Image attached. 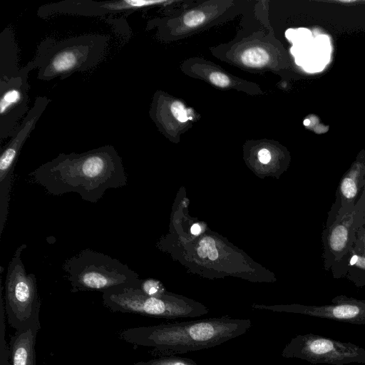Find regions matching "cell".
<instances>
[{
    "mask_svg": "<svg viewBox=\"0 0 365 365\" xmlns=\"http://www.w3.org/2000/svg\"><path fill=\"white\" fill-rule=\"evenodd\" d=\"M30 182L47 194H78L96 203L108 189L127 185L128 176L116 149L106 145L83 153H60L29 174Z\"/></svg>",
    "mask_w": 365,
    "mask_h": 365,
    "instance_id": "1",
    "label": "cell"
},
{
    "mask_svg": "<svg viewBox=\"0 0 365 365\" xmlns=\"http://www.w3.org/2000/svg\"><path fill=\"white\" fill-rule=\"evenodd\" d=\"M249 319L212 317L121 330L120 339L165 354H185L219 346L249 331Z\"/></svg>",
    "mask_w": 365,
    "mask_h": 365,
    "instance_id": "2",
    "label": "cell"
},
{
    "mask_svg": "<svg viewBox=\"0 0 365 365\" xmlns=\"http://www.w3.org/2000/svg\"><path fill=\"white\" fill-rule=\"evenodd\" d=\"M109 44L108 36L86 34L66 38H46L37 46L34 59L37 78L64 80L76 72L93 68L104 58Z\"/></svg>",
    "mask_w": 365,
    "mask_h": 365,
    "instance_id": "3",
    "label": "cell"
},
{
    "mask_svg": "<svg viewBox=\"0 0 365 365\" xmlns=\"http://www.w3.org/2000/svg\"><path fill=\"white\" fill-rule=\"evenodd\" d=\"M73 293L101 292L121 287H138V274L119 259L87 248L66 259L62 265Z\"/></svg>",
    "mask_w": 365,
    "mask_h": 365,
    "instance_id": "4",
    "label": "cell"
},
{
    "mask_svg": "<svg viewBox=\"0 0 365 365\" xmlns=\"http://www.w3.org/2000/svg\"><path fill=\"white\" fill-rule=\"evenodd\" d=\"M26 244L14 252L7 268L4 283V302L9 324L16 331L41 326V299L36 275L28 274L21 259Z\"/></svg>",
    "mask_w": 365,
    "mask_h": 365,
    "instance_id": "5",
    "label": "cell"
},
{
    "mask_svg": "<svg viewBox=\"0 0 365 365\" xmlns=\"http://www.w3.org/2000/svg\"><path fill=\"white\" fill-rule=\"evenodd\" d=\"M103 305L115 312L138 314L148 317L175 319L197 317L208 312L198 303L171 297H150L138 287H121L102 292Z\"/></svg>",
    "mask_w": 365,
    "mask_h": 365,
    "instance_id": "6",
    "label": "cell"
},
{
    "mask_svg": "<svg viewBox=\"0 0 365 365\" xmlns=\"http://www.w3.org/2000/svg\"><path fill=\"white\" fill-rule=\"evenodd\" d=\"M281 355L286 359H299L314 365L365 364V348L314 334H299L292 338Z\"/></svg>",
    "mask_w": 365,
    "mask_h": 365,
    "instance_id": "7",
    "label": "cell"
},
{
    "mask_svg": "<svg viewBox=\"0 0 365 365\" xmlns=\"http://www.w3.org/2000/svg\"><path fill=\"white\" fill-rule=\"evenodd\" d=\"M364 210L365 187L356 203L327 220L322 235L327 269L335 268L350 252Z\"/></svg>",
    "mask_w": 365,
    "mask_h": 365,
    "instance_id": "8",
    "label": "cell"
},
{
    "mask_svg": "<svg viewBox=\"0 0 365 365\" xmlns=\"http://www.w3.org/2000/svg\"><path fill=\"white\" fill-rule=\"evenodd\" d=\"M35 69L31 61L11 78L0 79V140L11 138L29 108V73Z\"/></svg>",
    "mask_w": 365,
    "mask_h": 365,
    "instance_id": "9",
    "label": "cell"
},
{
    "mask_svg": "<svg viewBox=\"0 0 365 365\" xmlns=\"http://www.w3.org/2000/svg\"><path fill=\"white\" fill-rule=\"evenodd\" d=\"M160 3V1L145 0H64L41 6L37 10V16L43 19L60 14L103 17L121 13L130 14Z\"/></svg>",
    "mask_w": 365,
    "mask_h": 365,
    "instance_id": "10",
    "label": "cell"
},
{
    "mask_svg": "<svg viewBox=\"0 0 365 365\" xmlns=\"http://www.w3.org/2000/svg\"><path fill=\"white\" fill-rule=\"evenodd\" d=\"M255 307L274 312L301 314L356 325H365V300L344 295L335 297L331 299L330 304L325 305L290 304L270 307L258 305Z\"/></svg>",
    "mask_w": 365,
    "mask_h": 365,
    "instance_id": "11",
    "label": "cell"
},
{
    "mask_svg": "<svg viewBox=\"0 0 365 365\" xmlns=\"http://www.w3.org/2000/svg\"><path fill=\"white\" fill-rule=\"evenodd\" d=\"M41 326L16 331L9 343L11 365H36V339Z\"/></svg>",
    "mask_w": 365,
    "mask_h": 365,
    "instance_id": "12",
    "label": "cell"
},
{
    "mask_svg": "<svg viewBox=\"0 0 365 365\" xmlns=\"http://www.w3.org/2000/svg\"><path fill=\"white\" fill-rule=\"evenodd\" d=\"M18 46L13 30L4 28L0 34V79L11 78L20 73Z\"/></svg>",
    "mask_w": 365,
    "mask_h": 365,
    "instance_id": "13",
    "label": "cell"
},
{
    "mask_svg": "<svg viewBox=\"0 0 365 365\" xmlns=\"http://www.w3.org/2000/svg\"><path fill=\"white\" fill-rule=\"evenodd\" d=\"M4 287L0 286V365H11L10 361L9 348L6 341L5 308L3 294Z\"/></svg>",
    "mask_w": 365,
    "mask_h": 365,
    "instance_id": "14",
    "label": "cell"
},
{
    "mask_svg": "<svg viewBox=\"0 0 365 365\" xmlns=\"http://www.w3.org/2000/svg\"><path fill=\"white\" fill-rule=\"evenodd\" d=\"M269 60L267 51L261 47H251L245 50L241 55L242 63L250 68H260Z\"/></svg>",
    "mask_w": 365,
    "mask_h": 365,
    "instance_id": "15",
    "label": "cell"
},
{
    "mask_svg": "<svg viewBox=\"0 0 365 365\" xmlns=\"http://www.w3.org/2000/svg\"><path fill=\"white\" fill-rule=\"evenodd\" d=\"M133 365H197L192 359L177 356H165L148 361H141Z\"/></svg>",
    "mask_w": 365,
    "mask_h": 365,
    "instance_id": "16",
    "label": "cell"
},
{
    "mask_svg": "<svg viewBox=\"0 0 365 365\" xmlns=\"http://www.w3.org/2000/svg\"><path fill=\"white\" fill-rule=\"evenodd\" d=\"M349 253L365 259V210L355 233L353 246Z\"/></svg>",
    "mask_w": 365,
    "mask_h": 365,
    "instance_id": "17",
    "label": "cell"
},
{
    "mask_svg": "<svg viewBox=\"0 0 365 365\" xmlns=\"http://www.w3.org/2000/svg\"><path fill=\"white\" fill-rule=\"evenodd\" d=\"M197 251L198 255L202 258L208 257L210 259L215 260L218 257L215 240L210 237H205L201 240Z\"/></svg>",
    "mask_w": 365,
    "mask_h": 365,
    "instance_id": "18",
    "label": "cell"
},
{
    "mask_svg": "<svg viewBox=\"0 0 365 365\" xmlns=\"http://www.w3.org/2000/svg\"><path fill=\"white\" fill-rule=\"evenodd\" d=\"M138 287L145 294L150 297H160L163 296V289L159 282L153 279H146L140 282Z\"/></svg>",
    "mask_w": 365,
    "mask_h": 365,
    "instance_id": "19",
    "label": "cell"
},
{
    "mask_svg": "<svg viewBox=\"0 0 365 365\" xmlns=\"http://www.w3.org/2000/svg\"><path fill=\"white\" fill-rule=\"evenodd\" d=\"M205 14L201 11L193 10L187 13L183 17V23L188 27H195L203 23Z\"/></svg>",
    "mask_w": 365,
    "mask_h": 365,
    "instance_id": "20",
    "label": "cell"
},
{
    "mask_svg": "<svg viewBox=\"0 0 365 365\" xmlns=\"http://www.w3.org/2000/svg\"><path fill=\"white\" fill-rule=\"evenodd\" d=\"M170 111L173 115L180 122H185L190 119L185 106L180 102H173L170 105Z\"/></svg>",
    "mask_w": 365,
    "mask_h": 365,
    "instance_id": "21",
    "label": "cell"
},
{
    "mask_svg": "<svg viewBox=\"0 0 365 365\" xmlns=\"http://www.w3.org/2000/svg\"><path fill=\"white\" fill-rule=\"evenodd\" d=\"M210 81L220 88H225L230 84V79L229 77L219 71L212 72L209 75Z\"/></svg>",
    "mask_w": 365,
    "mask_h": 365,
    "instance_id": "22",
    "label": "cell"
},
{
    "mask_svg": "<svg viewBox=\"0 0 365 365\" xmlns=\"http://www.w3.org/2000/svg\"><path fill=\"white\" fill-rule=\"evenodd\" d=\"M258 158L261 163L267 164L271 160V154L268 150L263 148L259 151Z\"/></svg>",
    "mask_w": 365,
    "mask_h": 365,
    "instance_id": "23",
    "label": "cell"
},
{
    "mask_svg": "<svg viewBox=\"0 0 365 365\" xmlns=\"http://www.w3.org/2000/svg\"><path fill=\"white\" fill-rule=\"evenodd\" d=\"M200 227L197 224H194L190 229L191 233L192 235H198L200 232Z\"/></svg>",
    "mask_w": 365,
    "mask_h": 365,
    "instance_id": "24",
    "label": "cell"
}]
</instances>
